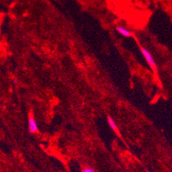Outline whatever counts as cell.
<instances>
[{
	"mask_svg": "<svg viewBox=\"0 0 172 172\" xmlns=\"http://www.w3.org/2000/svg\"><path fill=\"white\" fill-rule=\"evenodd\" d=\"M141 53H142V55L144 56L145 59L147 60V63L149 64V66H150L152 69H154L156 64H155L153 57V56L151 55V53L149 52V51L147 50V49H146V48H144V47H141Z\"/></svg>",
	"mask_w": 172,
	"mask_h": 172,
	"instance_id": "1",
	"label": "cell"
},
{
	"mask_svg": "<svg viewBox=\"0 0 172 172\" xmlns=\"http://www.w3.org/2000/svg\"><path fill=\"white\" fill-rule=\"evenodd\" d=\"M28 129H29V132L32 134H35V133L38 132L37 123L35 122V118L31 116L28 118Z\"/></svg>",
	"mask_w": 172,
	"mask_h": 172,
	"instance_id": "2",
	"label": "cell"
},
{
	"mask_svg": "<svg viewBox=\"0 0 172 172\" xmlns=\"http://www.w3.org/2000/svg\"><path fill=\"white\" fill-rule=\"evenodd\" d=\"M116 31L118 32L120 35H122V36H124V37H129V36H131L132 35V32L130 31L129 29L124 28V27H122V26L116 27Z\"/></svg>",
	"mask_w": 172,
	"mask_h": 172,
	"instance_id": "3",
	"label": "cell"
},
{
	"mask_svg": "<svg viewBox=\"0 0 172 172\" xmlns=\"http://www.w3.org/2000/svg\"><path fill=\"white\" fill-rule=\"evenodd\" d=\"M107 119H108V123H109L110 127L112 128L114 131H117V126H116V122H114V120L111 117H110V116H108Z\"/></svg>",
	"mask_w": 172,
	"mask_h": 172,
	"instance_id": "4",
	"label": "cell"
},
{
	"mask_svg": "<svg viewBox=\"0 0 172 172\" xmlns=\"http://www.w3.org/2000/svg\"><path fill=\"white\" fill-rule=\"evenodd\" d=\"M82 172H95V170L93 168H90V167H86V168L82 169Z\"/></svg>",
	"mask_w": 172,
	"mask_h": 172,
	"instance_id": "5",
	"label": "cell"
}]
</instances>
